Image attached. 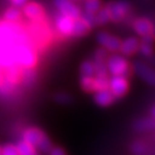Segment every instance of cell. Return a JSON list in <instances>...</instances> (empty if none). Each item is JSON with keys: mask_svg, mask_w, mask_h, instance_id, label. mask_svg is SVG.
<instances>
[{"mask_svg": "<svg viewBox=\"0 0 155 155\" xmlns=\"http://www.w3.org/2000/svg\"><path fill=\"white\" fill-rule=\"evenodd\" d=\"M20 11L17 7H10L5 11L4 18L7 22H16L20 18Z\"/></svg>", "mask_w": 155, "mask_h": 155, "instance_id": "e0dca14e", "label": "cell"}, {"mask_svg": "<svg viewBox=\"0 0 155 155\" xmlns=\"http://www.w3.org/2000/svg\"><path fill=\"white\" fill-rule=\"evenodd\" d=\"M108 89L114 97H122L128 90V82L124 76H113L108 82Z\"/></svg>", "mask_w": 155, "mask_h": 155, "instance_id": "5b68a950", "label": "cell"}, {"mask_svg": "<svg viewBox=\"0 0 155 155\" xmlns=\"http://www.w3.org/2000/svg\"><path fill=\"white\" fill-rule=\"evenodd\" d=\"M35 61V52L24 30L14 22L0 23V67L31 69Z\"/></svg>", "mask_w": 155, "mask_h": 155, "instance_id": "6da1fadb", "label": "cell"}, {"mask_svg": "<svg viewBox=\"0 0 155 155\" xmlns=\"http://www.w3.org/2000/svg\"><path fill=\"white\" fill-rule=\"evenodd\" d=\"M114 99H115V97H114V95L111 93V91L108 88L96 91L95 101H96V103L102 107H107V106H109V105H111L113 103Z\"/></svg>", "mask_w": 155, "mask_h": 155, "instance_id": "9c48e42d", "label": "cell"}, {"mask_svg": "<svg viewBox=\"0 0 155 155\" xmlns=\"http://www.w3.org/2000/svg\"><path fill=\"white\" fill-rule=\"evenodd\" d=\"M51 155H66L63 149L61 148H52L51 150Z\"/></svg>", "mask_w": 155, "mask_h": 155, "instance_id": "f546056e", "label": "cell"}, {"mask_svg": "<svg viewBox=\"0 0 155 155\" xmlns=\"http://www.w3.org/2000/svg\"><path fill=\"white\" fill-rule=\"evenodd\" d=\"M72 1H74V2H75V1H79V0H72Z\"/></svg>", "mask_w": 155, "mask_h": 155, "instance_id": "d6a6232c", "label": "cell"}, {"mask_svg": "<svg viewBox=\"0 0 155 155\" xmlns=\"http://www.w3.org/2000/svg\"><path fill=\"white\" fill-rule=\"evenodd\" d=\"M107 9L110 14V20L113 21H120L125 17L127 12L129 11L130 6L125 1H117L111 2L107 6Z\"/></svg>", "mask_w": 155, "mask_h": 155, "instance_id": "8992f818", "label": "cell"}, {"mask_svg": "<svg viewBox=\"0 0 155 155\" xmlns=\"http://www.w3.org/2000/svg\"><path fill=\"white\" fill-rule=\"evenodd\" d=\"M132 152L134 155H145L147 153V146L142 141H135L132 145Z\"/></svg>", "mask_w": 155, "mask_h": 155, "instance_id": "7402d4cb", "label": "cell"}, {"mask_svg": "<svg viewBox=\"0 0 155 155\" xmlns=\"http://www.w3.org/2000/svg\"><path fill=\"white\" fill-rule=\"evenodd\" d=\"M120 51L123 54L125 55H131L135 54L139 49V41L135 38H129L121 42L120 45Z\"/></svg>", "mask_w": 155, "mask_h": 155, "instance_id": "4fadbf2b", "label": "cell"}, {"mask_svg": "<svg viewBox=\"0 0 155 155\" xmlns=\"http://www.w3.org/2000/svg\"><path fill=\"white\" fill-rule=\"evenodd\" d=\"M108 82L107 76H94V91L108 88Z\"/></svg>", "mask_w": 155, "mask_h": 155, "instance_id": "ffe728a7", "label": "cell"}, {"mask_svg": "<svg viewBox=\"0 0 155 155\" xmlns=\"http://www.w3.org/2000/svg\"><path fill=\"white\" fill-rule=\"evenodd\" d=\"M0 155H1V148H0Z\"/></svg>", "mask_w": 155, "mask_h": 155, "instance_id": "836d02e7", "label": "cell"}, {"mask_svg": "<svg viewBox=\"0 0 155 155\" xmlns=\"http://www.w3.org/2000/svg\"><path fill=\"white\" fill-rule=\"evenodd\" d=\"M55 99H57V101H58L60 103H63V104H66V103H69V102L71 101V98L69 95L67 94H58L57 95V97H55Z\"/></svg>", "mask_w": 155, "mask_h": 155, "instance_id": "83f0119b", "label": "cell"}, {"mask_svg": "<svg viewBox=\"0 0 155 155\" xmlns=\"http://www.w3.org/2000/svg\"><path fill=\"white\" fill-rule=\"evenodd\" d=\"M134 29L139 35L145 36L153 35V25L146 18H139L134 22Z\"/></svg>", "mask_w": 155, "mask_h": 155, "instance_id": "8fae6325", "label": "cell"}, {"mask_svg": "<svg viewBox=\"0 0 155 155\" xmlns=\"http://www.w3.org/2000/svg\"><path fill=\"white\" fill-rule=\"evenodd\" d=\"M106 67L107 71L112 76L127 77L130 72L128 61L119 54L112 55L108 58V61H106Z\"/></svg>", "mask_w": 155, "mask_h": 155, "instance_id": "3957f363", "label": "cell"}, {"mask_svg": "<svg viewBox=\"0 0 155 155\" xmlns=\"http://www.w3.org/2000/svg\"><path fill=\"white\" fill-rule=\"evenodd\" d=\"M2 82V75H1V73H0V83Z\"/></svg>", "mask_w": 155, "mask_h": 155, "instance_id": "1f68e13d", "label": "cell"}, {"mask_svg": "<svg viewBox=\"0 0 155 155\" xmlns=\"http://www.w3.org/2000/svg\"><path fill=\"white\" fill-rule=\"evenodd\" d=\"M102 7L100 0H86L85 2V11L89 13L96 14L99 9Z\"/></svg>", "mask_w": 155, "mask_h": 155, "instance_id": "d6986e66", "label": "cell"}, {"mask_svg": "<svg viewBox=\"0 0 155 155\" xmlns=\"http://www.w3.org/2000/svg\"><path fill=\"white\" fill-rule=\"evenodd\" d=\"M135 72L143 79L145 82L153 85L154 84V73L152 69L142 63H136L134 66Z\"/></svg>", "mask_w": 155, "mask_h": 155, "instance_id": "7c38bea8", "label": "cell"}, {"mask_svg": "<svg viewBox=\"0 0 155 155\" xmlns=\"http://www.w3.org/2000/svg\"><path fill=\"white\" fill-rule=\"evenodd\" d=\"M9 1H10V3L14 6V7L19 8V7H23L28 0H9Z\"/></svg>", "mask_w": 155, "mask_h": 155, "instance_id": "f1b7e54d", "label": "cell"}, {"mask_svg": "<svg viewBox=\"0 0 155 155\" xmlns=\"http://www.w3.org/2000/svg\"><path fill=\"white\" fill-rule=\"evenodd\" d=\"M74 18L60 14L55 20L58 31L64 36H69L73 35V27H74Z\"/></svg>", "mask_w": 155, "mask_h": 155, "instance_id": "ba28073f", "label": "cell"}, {"mask_svg": "<svg viewBox=\"0 0 155 155\" xmlns=\"http://www.w3.org/2000/svg\"><path fill=\"white\" fill-rule=\"evenodd\" d=\"M16 148H17L18 155H36L35 148L24 140H21L16 145Z\"/></svg>", "mask_w": 155, "mask_h": 155, "instance_id": "2e32d148", "label": "cell"}, {"mask_svg": "<svg viewBox=\"0 0 155 155\" xmlns=\"http://www.w3.org/2000/svg\"><path fill=\"white\" fill-rule=\"evenodd\" d=\"M134 128L136 131L138 132H148L153 130L154 128V118H144V119L138 120L137 122L134 124Z\"/></svg>", "mask_w": 155, "mask_h": 155, "instance_id": "5bb4252c", "label": "cell"}, {"mask_svg": "<svg viewBox=\"0 0 155 155\" xmlns=\"http://www.w3.org/2000/svg\"><path fill=\"white\" fill-rule=\"evenodd\" d=\"M80 16H82V19L84 22L88 24V26L89 27H91L93 26L94 24H96V18H95V14H93V13H89V12H84V13L82 14L81 13Z\"/></svg>", "mask_w": 155, "mask_h": 155, "instance_id": "cb8c5ba5", "label": "cell"}, {"mask_svg": "<svg viewBox=\"0 0 155 155\" xmlns=\"http://www.w3.org/2000/svg\"><path fill=\"white\" fill-rule=\"evenodd\" d=\"M54 5L60 11V14L71 18H79L81 15L80 8L72 0H54Z\"/></svg>", "mask_w": 155, "mask_h": 155, "instance_id": "277c9868", "label": "cell"}, {"mask_svg": "<svg viewBox=\"0 0 155 155\" xmlns=\"http://www.w3.org/2000/svg\"><path fill=\"white\" fill-rule=\"evenodd\" d=\"M95 18H96V23L97 24L107 23L108 21L110 20V14H109V11H108L107 7H103V8L101 7L99 9V10L96 12Z\"/></svg>", "mask_w": 155, "mask_h": 155, "instance_id": "ac0fdd59", "label": "cell"}, {"mask_svg": "<svg viewBox=\"0 0 155 155\" xmlns=\"http://www.w3.org/2000/svg\"><path fill=\"white\" fill-rule=\"evenodd\" d=\"M90 27L88 26V24L85 23L81 18H76L74 20V27H73V35L76 36H82L84 35H86L88 32Z\"/></svg>", "mask_w": 155, "mask_h": 155, "instance_id": "9a60e30c", "label": "cell"}, {"mask_svg": "<svg viewBox=\"0 0 155 155\" xmlns=\"http://www.w3.org/2000/svg\"><path fill=\"white\" fill-rule=\"evenodd\" d=\"M1 155H18L17 148L14 145H5L1 149Z\"/></svg>", "mask_w": 155, "mask_h": 155, "instance_id": "484cf974", "label": "cell"}, {"mask_svg": "<svg viewBox=\"0 0 155 155\" xmlns=\"http://www.w3.org/2000/svg\"><path fill=\"white\" fill-rule=\"evenodd\" d=\"M23 13L26 17H28L31 20H38L41 18L43 11L41 6L35 2H27L23 6Z\"/></svg>", "mask_w": 155, "mask_h": 155, "instance_id": "30bf717a", "label": "cell"}, {"mask_svg": "<svg viewBox=\"0 0 155 155\" xmlns=\"http://www.w3.org/2000/svg\"><path fill=\"white\" fill-rule=\"evenodd\" d=\"M23 139L35 148L42 151L51 150V142L45 134L36 128H28L23 132Z\"/></svg>", "mask_w": 155, "mask_h": 155, "instance_id": "7a4b0ae2", "label": "cell"}, {"mask_svg": "<svg viewBox=\"0 0 155 155\" xmlns=\"http://www.w3.org/2000/svg\"><path fill=\"white\" fill-rule=\"evenodd\" d=\"M23 79L25 83H31L35 80V74L30 69H26V71L23 74Z\"/></svg>", "mask_w": 155, "mask_h": 155, "instance_id": "4316f807", "label": "cell"}, {"mask_svg": "<svg viewBox=\"0 0 155 155\" xmlns=\"http://www.w3.org/2000/svg\"><path fill=\"white\" fill-rule=\"evenodd\" d=\"M82 87L86 91H94V77H82Z\"/></svg>", "mask_w": 155, "mask_h": 155, "instance_id": "603a6c76", "label": "cell"}, {"mask_svg": "<svg viewBox=\"0 0 155 155\" xmlns=\"http://www.w3.org/2000/svg\"><path fill=\"white\" fill-rule=\"evenodd\" d=\"M82 77H94L95 76V66L91 61H85L81 68Z\"/></svg>", "mask_w": 155, "mask_h": 155, "instance_id": "44dd1931", "label": "cell"}, {"mask_svg": "<svg viewBox=\"0 0 155 155\" xmlns=\"http://www.w3.org/2000/svg\"><path fill=\"white\" fill-rule=\"evenodd\" d=\"M98 41L103 46L105 49H108L110 51H119L121 41L118 38L109 35L107 32H100L98 35Z\"/></svg>", "mask_w": 155, "mask_h": 155, "instance_id": "52a82bcc", "label": "cell"}, {"mask_svg": "<svg viewBox=\"0 0 155 155\" xmlns=\"http://www.w3.org/2000/svg\"><path fill=\"white\" fill-rule=\"evenodd\" d=\"M151 118H154V107H152V109H151Z\"/></svg>", "mask_w": 155, "mask_h": 155, "instance_id": "4dcf8cb0", "label": "cell"}, {"mask_svg": "<svg viewBox=\"0 0 155 155\" xmlns=\"http://www.w3.org/2000/svg\"><path fill=\"white\" fill-rule=\"evenodd\" d=\"M139 48H140V51L145 57H150L152 54V43L142 41L141 45H139Z\"/></svg>", "mask_w": 155, "mask_h": 155, "instance_id": "d4e9b609", "label": "cell"}]
</instances>
